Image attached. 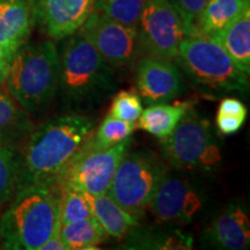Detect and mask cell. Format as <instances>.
Wrapping results in <instances>:
<instances>
[{
	"label": "cell",
	"instance_id": "6da1fadb",
	"mask_svg": "<svg viewBox=\"0 0 250 250\" xmlns=\"http://www.w3.org/2000/svg\"><path fill=\"white\" fill-rule=\"evenodd\" d=\"M59 177L17 188L0 218V246L40 250L61 228Z\"/></svg>",
	"mask_w": 250,
	"mask_h": 250
},
{
	"label": "cell",
	"instance_id": "7a4b0ae2",
	"mask_svg": "<svg viewBox=\"0 0 250 250\" xmlns=\"http://www.w3.org/2000/svg\"><path fill=\"white\" fill-rule=\"evenodd\" d=\"M93 127L88 117L68 114L34 130L20 154L17 188L58 177L88 140Z\"/></svg>",
	"mask_w": 250,
	"mask_h": 250
},
{
	"label": "cell",
	"instance_id": "3957f363",
	"mask_svg": "<svg viewBox=\"0 0 250 250\" xmlns=\"http://www.w3.org/2000/svg\"><path fill=\"white\" fill-rule=\"evenodd\" d=\"M83 30L68 36L59 54L58 88L67 108H96L117 88L116 76Z\"/></svg>",
	"mask_w": 250,
	"mask_h": 250
},
{
	"label": "cell",
	"instance_id": "277c9868",
	"mask_svg": "<svg viewBox=\"0 0 250 250\" xmlns=\"http://www.w3.org/2000/svg\"><path fill=\"white\" fill-rule=\"evenodd\" d=\"M59 52L51 41L24 44L9 64V95L28 114H39L50 104L58 88Z\"/></svg>",
	"mask_w": 250,
	"mask_h": 250
},
{
	"label": "cell",
	"instance_id": "5b68a950",
	"mask_svg": "<svg viewBox=\"0 0 250 250\" xmlns=\"http://www.w3.org/2000/svg\"><path fill=\"white\" fill-rule=\"evenodd\" d=\"M175 61L201 88L218 93L248 90V76L236 66L217 41L199 31L182 41Z\"/></svg>",
	"mask_w": 250,
	"mask_h": 250
},
{
	"label": "cell",
	"instance_id": "8992f818",
	"mask_svg": "<svg viewBox=\"0 0 250 250\" xmlns=\"http://www.w3.org/2000/svg\"><path fill=\"white\" fill-rule=\"evenodd\" d=\"M167 174L166 166L156 156L144 152H127L107 193L121 208L139 219Z\"/></svg>",
	"mask_w": 250,
	"mask_h": 250
},
{
	"label": "cell",
	"instance_id": "52a82bcc",
	"mask_svg": "<svg viewBox=\"0 0 250 250\" xmlns=\"http://www.w3.org/2000/svg\"><path fill=\"white\" fill-rule=\"evenodd\" d=\"M164 155L177 169H210L221 161V152L210 122L188 111L167 138L161 139Z\"/></svg>",
	"mask_w": 250,
	"mask_h": 250
},
{
	"label": "cell",
	"instance_id": "ba28073f",
	"mask_svg": "<svg viewBox=\"0 0 250 250\" xmlns=\"http://www.w3.org/2000/svg\"><path fill=\"white\" fill-rule=\"evenodd\" d=\"M130 144L131 138L111 147L95 148L88 138L59 175V180L88 195L107 193L122 159L129 152Z\"/></svg>",
	"mask_w": 250,
	"mask_h": 250
},
{
	"label": "cell",
	"instance_id": "9c48e42d",
	"mask_svg": "<svg viewBox=\"0 0 250 250\" xmlns=\"http://www.w3.org/2000/svg\"><path fill=\"white\" fill-rule=\"evenodd\" d=\"M137 30L143 54L169 61L175 59L189 35L186 22L169 0H146Z\"/></svg>",
	"mask_w": 250,
	"mask_h": 250
},
{
	"label": "cell",
	"instance_id": "30bf717a",
	"mask_svg": "<svg viewBox=\"0 0 250 250\" xmlns=\"http://www.w3.org/2000/svg\"><path fill=\"white\" fill-rule=\"evenodd\" d=\"M80 29L112 68L132 66L143 54L137 27L118 22L98 11H93Z\"/></svg>",
	"mask_w": 250,
	"mask_h": 250
},
{
	"label": "cell",
	"instance_id": "8fae6325",
	"mask_svg": "<svg viewBox=\"0 0 250 250\" xmlns=\"http://www.w3.org/2000/svg\"><path fill=\"white\" fill-rule=\"evenodd\" d=\"M95 0H31L33 21L55 40L66 39L86 22Z\"/></svg>",
	"mask_w": 250,
	"mask_h": 250
},
{
	"label": "cell",
	"instance_id": "7c38bea8",
	"mask_svg": "<svg viewBox=\"0 0 250 250\" xmlns=\"http://www.w3.org/2000/svg\"><path fill=\"white\" fill-rule=\"evenodd\" d=\"M137 89L147 104L168 102L182 93L183 77L180 68L169 59L145 55L137 65Z\"/></svg>",
	"mask_w": 250,
	"mask_h": 250
},
{
	"label": "cell",
	"instance_id": "4fadbf2b",
	"mask_svg": "<svg viewBox=\"0 0 250 250\" xmlns=\"http://www.w3.org/2000/svg\"><path fill=\"white\" fill-rule=\"evenodd\" d=\"M147 208L161 223L188 224L202 208V201L189 183L168 177L167 174L156 188Z\"/></svg>",
	"mask_w": 250,
	"mask_h": 250
},
{
	"label": "cell",
	"instance_id": "5bb4252c",
	"mask_svg": "<svg viewBox=\"0 0 250 250\" xmlns=\"http://www.w3.org/2000/svg\"><path fill=\"white\" fill-rule=\"evenodd\" d=\"M204 239L208 246L224 250H243L250 245V220L246 208L232 203L213 219Z\"/></svg>",
	"mask_w": 250,
	"mask_h": 250
},
{
	"label": "cell",
	"instance_id": "9a60e30c",
	"mask_svg": "<svg viewBox=\"0 0 250 250\" xmlns=\"http://www.w3.org/2000/svg\"><path fill=\"white\" fill-rule=\"evenodd\" d=\"M33 23L31 0H0V46L11 59L27 43Z\"/></svg>",
	"mask_w": 250,
	"mask_h": 250
},
{
	"label": "cell",
	"instance_id": "2e32d148",
	"mask_svg": "<svg viewBox=\"0 0 250 250\" xmlns=\"http://www.w3.org/2000/svg\"><path fill=\"white\" fill-rule=\"evenodd\" d=\"M34 131L29 114L0 89V146L19 151Z\"/></svg>",
	"mask_w": 250,
	"mask_h": 250
},
{
	"label": "cell",
	"instance_id": "e0dca14e",
	"mask_svg": "<svg viewBox=\"0 0 250 250\" xmlns=\"http://www.w3.org/2000/svg\"><path fill=\"white\" fill-rule=\"evenodd\" d=\"M212 39L225 49L243 73H250V7Z\"/></svg>",
	"mask_w": 250,
	"mask_h": 250
},
{
	"label": "cell",
	"instance_id": "ac0fdd59",
	"mask_svg": "<svg viewBox=\"0 0 250 250\" xmlns=\"http://www.w3.org/2000/svg\"><path fill=\"white\" fill-rule=\"evenodd\" d=\"M93 218L108 236L122 240L138 227V219L121 208L108 193L88 195Z\"/></svg>",
	"mask_w": 250,
	"mask_h": 250
},
{
	"label": "cell",
	"instance_id": "d6986e66",
	"mask_svg": "<svg viewBox=\"0 0 250 250\" xmlns=\"http://www.w3.org/2000/svg\"><path fill=\"white\" fill-rule=\"evenodd\" d=\"M187 104L159 102L149 104L138 118V127L159 139L167 138L188 111Z\"/></svg>",
	"mask_w": 250,
	"mask_h": 250
},
{
	"label": "cell",
	"instance_id": "ffe728a7",
	"mask_svg": "<svg viewBox=\"0 0 250 250\" xmlns=\"http://www.w3.org/2000/svg\"><path fill=\"white\" fill-rule=\"evenodd\" d=\"M249 7L250 0H208L197 20V30L208 36L214 35Z\"/></svg>",
	"mask_w": 250,
	"mask_h": 250
},
{
	"label": "cell",
	"instance_id": "44dd1931",
	"mask_svg": "<svg viewBox=\"0 0 250 250\" xmlns=\"http://www.w3.org/2000/svg\"><path fill=\"white\" fill-rule=\"evenodd\" d=\"M126 248L129 249H191L192 236L180 230L153 232V230H131L127 234Z\"/></svg>",
	"mask_w": 250,
	"mask_h": 250
},
{
	"label": "cell",
	"instance_id": "7402d4cb",
	"mask_svg": "<svg viewBox=\"0 0 250 250\" xmlns=\"http://www.w3.org/2000/svg\"><path fill=\"white\" fill-rule=\"evenodd\" d=\"M61 237L65 249H96L108 234L94 218L61 225Z\"/></svg>",
	"mask_w": 250,
	"mask_h": 250
},
{
	"label": "cell",
	"instance_id": "603a6c76",
	"mask_svg": "<svg viewBox=\"0 0 250 250\" xmlns=\"http://www.w3.org/2000/svg\"><path fill=\"white\" fill-rule=\"evenodd\" d=\"M93 218L92 208L86 192L62 183L61 225Z\"/></svg>",
	"mask_w": 250,
	"mask_h": 250
},
{
	"label": "cell",
	"instance_id": "cb8c5ba5",
	"mask_svg": "<svg viewBox=\"0 0 250 250\" xmlns=\"http://www.w3.org/2000/svg\"><path fill=\"white\" fill-rule=\"evenodd\" d=\"M136 124L120 120L108 114L99 125L95 136L89 137V143L95 148H108L131 138Z\"/></svg>",
	"mask_w": 250,
	"mask_h": 250
},
{
	"label": "cell",
	"instance_id": "d4e9b609",
	"mask_svg": "<svg viewBox=\"0 0 250 250\" xmlns=\"http://www.w3.org/2000/svg\"><path fill=\"white\" fill-rule=\"evenodd\" d=\"M145 4L146 0H95L94 11L126 26L137 27Z\"/></svg>",
	"mask_w": 250,
	"mask_h": 250
},
{
	"label": "cell",
	"instance_id": "484cf974",
	"mask_svg": "<svg viewBox=\"0 0 250 250\" xmlns=\"http://www.w3.org/2000/svg\"><path fill=\"white\" fill-rule=\"evenodd\" d=\"M20 153L0 146V211L9 202L17 189Z\"/></svg>",
	"mask_w": 250,
	"mask_h": 250
},
{
	"label": "cell",
	"instance_id": "4316f807",
	"mask_svg": "<svg viewBox=\"0 0 250 250\" xmlns=\"http://www.w3.org/2000/svg\"><path fill=\"white\" fill-rule=\"evenodd\" d=\"M143 100L134 90H121L112 100L109 114L136 124L143 112Z\"/></svg>",
	"mask_w": 250,
	"mask_h": 250
},
{
	"label": "cell",
	"instance_id": "83f0119b",
	"mask_svg": "<svg viewBox=\"0 0 250 250\" xmlns=\"http://www.w3.org/2000/svg\"><path fill=\"white\" fill-rule=\"evenodd\" d=\"M186 22L190 34L197 33V20L208 0H169Z\"/></svg>",
	"mask_w": 250,
	"mask_h": 250
},
{
	"label": "cell",
	"instance_id": "f1b7e54d",
	"mask_svg": "<svg viewBox=\"0 0 250 250\" xmlns=\"http://www.w3.org/2000/svg\"><path fill=\"white\" fill-rule=\"evenodd\" d=\"M218 114L227 115V116L240 117L246 120L247 108L243 103L235 98H226L219 104Z\"/></svg>",
	"mask_w": 250,
	"mask_h": 250
},
{
	"label": "cell",
	"instance_id": "f546056e",
	"mask_svg": "<svg viewBox=\"0 0 250 250\" xmlns=\"http://www.w3.org/2000/svg\"><path fill=\"white\" fill-rule=\"evenodd\" d=\"M246 120L240 117L227 116V115L217 114V127L223 134H233L242 127Z\"/></svg>",
	"mask_w": 250,
	"mask_h": 250
},
{
	"label": "cell",
	"instance_id": "4dcf8cb0",
	"mask_svg": "<svg viewBox=\"0 0 250 250\" xmlns=\"http://www.w3.org/2000/svg\"><path fill=\"white\" fill-rule=\"evenodd\" d=\"M9 64H11V57L7 52L0 46V86L6 83L9 71Z\"/></svg>",
	"mask_w": 250,
	"mask_h": 250
},
{
	"label": "cell",
	"instance_id": "1f68e13d",
	"mask_svg": "<svg viewBox=\"0 0 250 250\" xmlns=\"http://www.w3.org/2000/svg\"><path fill=\"white\" fill-rule=\"evenodd\" d=\"M40 250H66L61 237V228L41 247Z\"/></svg>",
	"mask_w": 250,
	"mask_h": 250
}]
</instances>
